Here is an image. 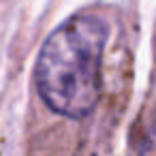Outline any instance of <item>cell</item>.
<instances>
[{"label":"cell","instance_id":"cell-1","mask_svg":"<svg viewBox=\"0 0 156 156\" xmlns=\"http://www.w3.org/2000/svg\"><path fill=\"white\" fill-rule=\"evenodd\" d=\"M107 24L96 15H75L43 43L34 64V86L43 103L66 118H86L101 96V64Z\"/></svg>","mask_w":156,"mask_h":156}]
</instances>
